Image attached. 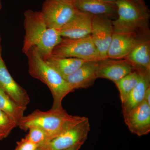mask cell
Segmentation results:
<instances>
[{
    "instance_id": "cell-1",
    "label": "cell",
    "mask_w": 150,
    "mask_h": 150,
    "mask_svg": "<svg viewBox=\"0 0 150 150\" xmlns=\"http://www.w3.org/2000/svg\"><path fill=\"white\" fill-rule=\"evenodd\" d=\"M25 31L22 52L25 54L31 47L37 48L44 60L51 56L53 49L62 40L57 30L48 27L40 11L27 10L24 13Z\"/></svg>"
},
{
    "instance_id": "cell-2",
    "label": "cell",
    "mask_w": 150,
    "mask_h": 150,
    "mask_svg": "<svg viewBox=\"0 0 150 150\" xmlns=\"http://www.w3.org/2000/svg\"><path fill=\"white\" fill-rule=\"evenodd\" d=\"M25 54L27 58L30 75L45 84L51 92L53 98L51 108H62L63 99L74 91L66 80L42 58L36 47H31Z\"/></svg>"
},
{
    "instance_id": "cell-3",
    "label": "cell",
    "mask_w": 150,
    "mask_h": 150,
    "mask_svg": "<svg viewBox=\"0 0 150 150\" xmlns=\"http://www.w3.org/2000/svg\"><path fill=\"white\" fill-rule=\"evenodd\" d=\"M117 18L112 21L114 32L149 38L150 13L146 5L136 0H116Z\"/></svg>"
},
{
    "instance_id": "cell-4",
    "label": "cell",
    "mask_w": 150,
    "mask_h": 150,
    "mask_svg": "<svg viewBox=\"0 0 150 150\" xmlns=\"http://www.w3.org/2000/svg\"><path fill=\"white\" fill-rule=\"evenodd\" d=\"M76 116L69 115L63 107L46 111L37 109L23 116L18 126L25 131L32 126L40 127L48 134L50 141L59 136Z\"/></svg>"
},
{
    "instance_id": "cell-5",
    "label": "cell",
    "mask_w": 150,
    "mask_h": 150,
    "mask_svg": "<svg viewBox=\"0 0 150 150\" xmlns=\"http://www.w3.org/2000/svg\"><path fill=\"white\" fill-rule=\"evenodd\" d=\"M88 118L76 116L59 136L38 147L39 150H64L84 144L90 131Z\"/></svg>"
},
{
    "instance_id": "cell-6",
    "label": "cell",
    "mask_w": 150,
    "mask_h": 150,
    "mask_svg": "<svg viewBox=\"0 0 150 150\" xmlns=\"http://www.w3.org/2000/svg\"><path fill=\"white\" fill-rule=\"evenodd\" d=\"M51 56L78 58L88 62L100 60L91 35L80 38H62L61 42L54 47Z\"/></svg>"
},
{
    "instance_id": "cell-7",
    "label": "cell",
    "mask_w": 150,
    "mask_h": 150,
    "mask_svg": "<svg viewBox=\"0 0 150 150\" xmlns=\"http://www.w3.org/2000/svg\"><path fill=\"white\" fill-rule=\"evenodd\" d=\"M79 11L73 0H45L40 11L48 27L60 29Z\"/></svg>"
},
{
    "instance_id": "cell-8",
    "label": "cell",
    "mask_w": 150,
    "mask_h": 150,
    "mask_svg": "<svg viewBox=\"0 0 150 150\" xmlns=\"http://www.w3.org/2000/svg\"><path fill=\"white\" fill-rule=\"evenodd\" d=\"M113 32L111 19L106 16H93L91 36L99 54L100 60L108 58V51Z\"/></svg>"
},
{
    "instance_id": "cell-9",
    "label": "cell",
    "mask_w": 150,
    "mask_h": 150,
    "mask_svg": "<svg viewBox=\"0 0 150 150\" xmlns=\"http://www.w3.org/2000/svg\"><path fill=\"white\" fill-rule=\"evenodd\" d=\"M134 70V67L126 59L108 58L98 61L97 78L107 79L115 83Z\"/></svg>"
},
{
    "instance_id": "cell-10",
    "label": "cell",
    "mask_w": 150,
    "mask_h": 150,
    "mask_svg": "<svg viewBox=\"0 0 150 150\" xmlns=\"http://www.w3.org/2000/svg\"><path fill=\"white\" fill-rule=\"evenodd\" d=\"M93 15L78 11L72 18L57 30L62 38H80L91 35Z\"/></svg>"
},
{
    "instance_id": "cell-11",
    "label": "cell",
    "mask_w": 150,
    "mask_h": 150,
    "mask_svg": "<svg viewBox=\"0 0 150 150\" xmlns=\"http://www.w3.org/2000/svg\"><path fill=\"white\" fill-rule=\"evenodd\" d=\"M124 121L129 131L139 137L150 132V105L144 100L128 115Z\"/></svg>"
},
{
    "instance_id": "cell-12",
    "label": "cell",
    "mask_w": 150,
    "mask_h": 150,
    "mask_svg": "<svg viewBox=\"0 0 150 150\" xmlns=\"http://www.w3.org/2000/svg\"><path fill=\"white\" fill-rule=\"evenodd\" d=\"M0 88L19 104L27 107L30 102L29 95L14 80L2 56H0Z\"/></svg>"
},
{
    "instance_id": "cell-13",
    "label": "cell",
    "mask_w": 150,
    "mask_h": 150,
    "mask_svg": "<svg viewBox=\"0 0 150 150\" xmlns=\"http://www.w3.org/2000/svg\"><path fill=\"white\" fill-rule=\"evenodd\" d=\"M144 39L145 38L131 33L113 32L108 51V58L125 59L137 43Z\"/></svg>"
},
{
    "instance_id": "cell-14",
    "label": "cell",
    "mask_w": 150,
    "mask_h": 150,
    "mask_svg": "<svg viewBox=\"0 0 150 150\" xmlns=\"http://www.w3.org/2000/svg\"><path fill=\"white\" fill-rule=\"evenodd\" d=\"M98 61H88L65 79L73 90L92 86L97 78Z\"/></svg>"
},
{
    "instance_id": "cell-15",
    "label": "cell",
    "mask_w": 150,
    "mask_h": 150,
    "mask_svg": "<svg viewBox=\"0 0 150 150\" xmlns=\"http://www.w3.org/2000/svg\"><path fill=\"white\" fill-rule=\"evenodd\" d=\"M141 79L132 91L122 103L123 117L128 115L144 100L146 91L150 86V70H138Z\"/></svg>"
},
{
    "instance_id": "cell-16",
    "label": "cell",
    "mask_w": 150,
    "mask_h": 150,
    "mask_svg": "<svg viewBox=\"0 0 150 150\" xmlns=\"http://www.w3.org/2000/svg\"><path fill=\"white\" fill-rule=\"evenodd\" d=\"M73 1L80 11L110 18L117 15L115 1L105 0H73Z\"/></svg>"
},
{
    "instance_id": "cell-17",
    "label": "cell",
    "mask_w": 150,
    "mask_h": 150,
    "mask_svg": "<svg viewBox=\"0 0 150 150\" xmlns=\"http://www.w3.org/2000/svg\"><path fill=\"white\" fill-rule=\"evenodd\" d=\"M125 59L134 70H150V40L145 38L140 40Z\"/></svg>"
},
{
    "instance_id": "cell-18",
    "label": "cell",
    "mask_w": 150,
    "mask_h": 150,
    "mask_svg": "<svg viewBox=\"0 0 150 150\" xmlns=\"http://www.w3.org/2000/svg\"><path fill=\"white\" fill-rule=\"evenodd\" d=\"M45 61L64 79L88 62L78 58H60L51 56Z\"/></svg>"
},
{
    "instance_id": "cell-19",
    "label": "cell",
    "mask_w": 150,
    "mask_h": 150,
    "mask_svg": "<svg viewBox=\"0 0 150 150\" xmlns=\"http://www.w3.org/2000/svg\"><path fill=\"white\" fill-rule=\"evenodd\" d=\"M26 107L19 104L0 88V110L8 115L18 126L24 116Z\"/></svg>"
},
{
    "instance_id": "cell-20",
    "label": "cell",
    "mask_w": 150,
    "mask_h": 150,
    "mask_svg": "<svg viewBox=\"0 0 150 150\" xmlns=\"http://www.w3.org/2000/svg\"><path fill=\"white\" fill-rule=\"evenodd\" d=\"M140 79L141 75L139 72L134 70L114 83L119 92L121 103L125 100L130 93L137 85Z\"/></svg>"
},
{
    "instance_id": "cell-21",
    "label": "cell",
    "mask_w": 150,
    "mask_h": 150,
    "mask_svg": "<svg viewBox=\"0 0 150 150\" xmlns=\"http://www.w3.org/2000/svg\"><path fill=\"white\" fill-rule=\"evenodd\" d=\"M28 130V133L25 138L39 147L49 142L48 134L40 127L32 126L30 127Z\"/></svg>"
},
{
    "instance_id": "cell-22",
    "label": "cell",
    "mask_w": 150,
    "mask_h": 150,
    "mask_svg": "<svg viewBox=\"0 0 150 150\" xmlns=\"http://www.w3.org/2000/svg\"><path fill=\"white\" fill-rule=\"evenodd\" d=\"M17 126L15 122L5 113L0 110V132L4 133L7 137L12 131Z\"/></svg>"
},
{
    "instance_id": "cell-23",
    "label": "cell",
    "mask_w": 150,
    "mask_h": 150,
    "mask_svg": "<svg viewBox=\"0 0 150 150\" xmlns=\"http://www.w3.org/2000/svg\"><path fill=\"white\" fill-rule=\"evenodd\" d=\"M39 146L30 142L25 138L17 142V146L14 150H37Z\"/></svg>"
},
{
    "instance_id": "cell-24",
    "label": "cell",
    "mask_w": 150,
    "mask_h": 150,
    "mask_svg": "<svg viewBox=\"0 0 150 150\" xmlns=\"http://www.w3.org/2000/svg\"><path fill=\"white\" fill-rule=\"evenodd\" d=\"M144 100L150 105V86L146 91L144 96Z\"/></svg>"
},
{
    "instance_id": "cell-25",
    "label": "cell",
    "mask_w": 150,
    "mask_h": 150,
    "mask_svg": "<svg viewBox=\"0 0 150 150\" xmlns=\"http://www.w3.org/2000/svg\"><path fill=\"white\" fill-rule=\"evenodd\" d=\"M83 145V144H78L74 145L71 147L69 148V149H66L64 150H79L80 149L81 147Z\"/></svg>"
},
{
    "instance_id": "cell-26",
    "label": "cell",
    "mask_w": 150,
    "mask_h": 150,
    "mask_svg": "<svg viewBox=\"0 0 150 150\" xmlns=\"http://www.w3.org/2000/svg\"><path fill=\"white\" fill-rule=\"evenodd\" d=\"M105 1H115L116 0H105ZM136 1H138V2L140 3L142 5H146V4H145L144 0H136Z\"/></svg>"
},
{
    "instance_id": "cell-27",
    "label": "cell",
    "mask_w": 150,
    "mask_h": 150,
    "mask_svg": "<svg viewBox=\"0 0 150 150\" xmlns=\"http://www.w3.org/2000/svg\"><path fill=\"white\" fill-rule=\"evenodd\" d=\"M6 138V135L4 133L0 132V141L4 139L5 138Z\"/></svg>"
},
{
    "instance_id": "cell-28",
    "label": "cell",
    "mask_w": 150,
    "mask_h": 150,
    "mask_svg": "<svg viewBox=\"0 0 150 150\" xmlns=\"http://www.w3.org/2000/svg\"><path fill=\"white\" fill-rule=\"evenodd\" d=\"M2 47L1 45V37L0 35V56H1Z\"/></svg>"
},
{
    "instance_id": "cell-29",
    "label": "cell",
    "mask_w": 150,
    "mask_h": 150,
    "mask_svg": "<svg viewBox=\"0 0 150 150\" xmlns=\"http://www.w3.org/2000/svg\"><path fill=\"white\" fill-rule=\"evenodd\" d=\"M2 8V4L1 1L0 0V11L1 9Z\"/></svg>"
},
{
    "instance_id": "cell-30",
    "label": "cell",
    "mask_w": 150,
    "mask_h": 150,
    "mask_svg": "<svg viewBox=\"0 0 150 150\" xmlns=\"http://www.w3.org/2000/svg\"><path fill=\"white\" fill-rule=\"evenodd\" d=\"M37 150H39V149H38Z\"/></svg>"
}]
</instances>
